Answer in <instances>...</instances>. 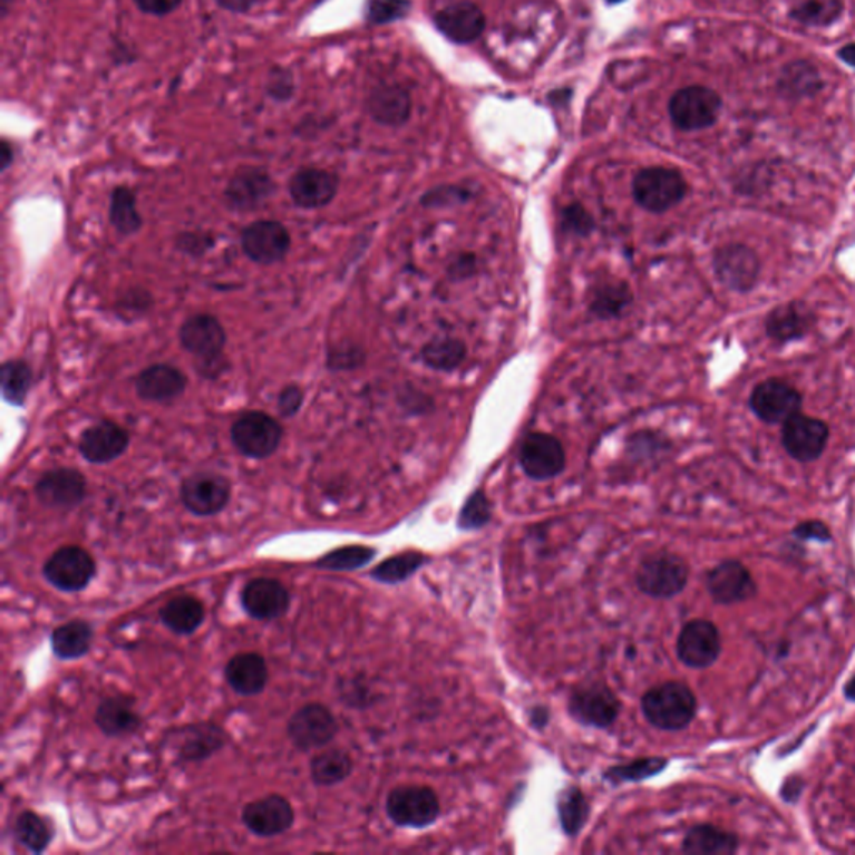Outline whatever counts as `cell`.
I'll return each instance as SVG.
<instances>
[{
    "instance_id": "60",
    "label": "cell",
    "mask_w": 855,
    "mask_h": 855,
    "mask_svg": "<svg viewBox=\"0 0 855 855\" xmlns=\"http://www.w3.org/2000/svg\"><path fill=\"white\" fill-rule=\"evenodd\" d=\"M844 693H846L847 699L853 700L855 702V677L849 680V683L846 686V690H844Z\"/></svg>"
},
{
    "instance_id": "11",
    "label": "cell",
    "mask_w": 855,
    "mask_h": 855,
    "mask_svg": "<svg viewBox=\"0 0 855 855\" xmlns=\"http://www.w3.org/2000/svg\"><path fill=\"white\" fill-rule=\"evenodd\" d=\"M181 347L204 365L216 367L227 343L226 330L216 317L194 314L179 330Z\"/></svg>"
},
{
    "instance_id": "47",
    "label": "cell",
    "mask_w": 855,
    "mask_h": 855,
    "mask_svg": "<svg viewBox=\"0 0 855 855\" xmlns=\"http://www.w3.org/2000/svg\"><path fill=\"white\" fill-rule=\"evenodd\" d=\"M410 0H367V19L371 23H388L410 12Z\"/></svg>"
},
{
    "instance_id": "17",
    "label": "cell",
    "mask_w": 855,
    "mask_h": 855,
    "mask_svg": "<svg viewBox=\"0 0 855 855\" xmlns=\"http://www.w3.org/2000/svg\"><path fill=\"white\" fill-rule=\"evenodd\" d=\"M33 492L47 508L70 512L86 499L87 479L74 468L49 469L37 479Z\"/></svg>"
},
{
    "instance_id": "41",
    "label": "cell",
    "mask_w": 855,
    "mask_h": 855,
    "mask_svg": "<svg viewBox=\"0 0 855 855\" xmlns=\"http://www.w3.org/2000/svg\"><path fill=\"white\" fill-rule=\"evenodd\" d=\"M377 550L365 545H348L331 550L327 555L313 563L314 569L328 570V572H354L367 566L375 556Z\"/></svg>"
},
{
    "instance_id": "37",
    "label": "cell",
    "mask_w": 855,
    "mask_h": 855,
    "mask_svg": "<svg viewBox=\"0 0 855 855\" xmlns=\"http://www.w3.org/2000/svg\"><path fill=\"white\" fill-rule=\"evenodd\" d=\"M12 836L16 843L26 847L29 853L43 854L52 843L54 830L39 814L23 810L13 823Z\"/></svg>"
},
{
    "instance_id": "10",
    "label": "cell",
    "mask_w": 855,
    "mask_h": 855,
    "mask_svg": "<svg viewBox=\"0 0 855 855\" xmlns=\"http://www.w3.org/2000/svg\"><path fill=\"white\" fill-rule=\"evenodd\" d=\"M231 482L220 473L201 472L187 476L181 485V502L194 516H214L231 502Z\"/></svg>"
},
{
    "instance_id": "43",
    "label": "cell",
    "mask_w": 855,
    "mask_h": 855,
    "mask_svg": "<svg viewBox=\"0 0 855 855\" xmlns=\"http://www.w3.org/2000/svg\"><path fill=\"white\" fill-rule=\"evenodd\" d=\"M466 344L458 338L429 341L421 350V360L431 370L453 371L465 361Z\"/></svg>"
},
{
    "instance_id": "14",
    "label": "cell",
    "mask_w": 855,
    "mask_h": 855,
    "mask_svg": "<svg viewBox=\"0 0 855 855\" xmlns=\"http://www.w3.org/2000/svg\"><path fill=\"white\" fill-rule=\"evenodd\" d=\"M241 247L253 263L271 266L291 250V234L280 221H256L241 233Z\"/></svg>"
},
{
    "instance_id": "38",
    "label": "cell",
    "mask_w": 855,
    "mask_h": 855,
    "mask_svg": "<svg viewBox=\"0 0 855 855\" xmlns=\"http://www.w3.org/2000/svg\"><path fill=\"white\" fill-rule=\"evenodd\" d=\"M110 224L123 236L136 234L143 227V216L137 211L136 194L126 186L116 187L110 194Z\"/></svg>"
},
{
    "instance_id": "33",
    "label": "cell",
    "mask_w": 855,
    "mask_h": 855,
    "mask_svg": "<svg viewBox=\"0 0 855 855\" xmlns=\"http://www.w3.org/2000/svg\"><path fill=\"white\" fill-rule=\"evenodd\" d=\"M94 629L87 620H70L50 633V649L59 660H79L90 652Z\"/></svg>"
},
{
    "instance_id": "56",
    "label": "cell",
    "mask_w": 855,
    "mask_h": 855,
    "mask_svg": "<svg viewBox=\"0 0 855 855\" xmlns=\"http://www.w3.org/2000/svg\"><path fill=\"white\" fill-rule=\"evenodd\" d=\"M258 0H216L221 9L230 10L234 13H246L256 6Z\"/></svg>"
},
{
    "instance_id": "42",
    "label": "cell",
    "mask_w": 855,
    "mask_h": 855,
    "mask_svg": "<svg viewBox=\"0 0 855 855\" xmlns=\"http://www.w3.org/2000/svg\"><path fill=\"white\" fill-rule=\"evenodd\" d=\"M428 556L420 552H405L385 560L371 570V579L387 585H397L414 576L421 566L427 565Z\"/></svg>"
},
{
    "instance_id": "9",
    "label": "cell",
    "mask_w": 855,
    "mask_h": 855,
    "mask_svg": "<svg viewBox=\"0 0 855 855\" xmlns=\"http://www.w3.org/2000/svg\"><path fill=\"white\" fill-rule=\"evenodd\" d=\"M722 100L716 90L703 86H689L677 90L669 104L673 124L682 130H700L716 124Z\"/></svg>"
},
{
    "instance_id": "7",
    "label": "cell",
    "mask_w": 855,
    "mask_h": 855,
    "mask_svg": "<svg viewBox=\"0 0 855 855\" xmlns=\"http://www.w3.org/2000/svg\"><path fill=\"white\" fill-rule=\"evenodd\" d=\"M340 732L337 717L320 702L307 703L291 716L288 722V737L301 752L323 749L333 742Z\"/></svg>"
},
{
    "instance_id": "1",
    "label": "cell",
    "mask_w": 855,
    "mask_h": 855,
    "mask_svg": "<svg viewBox=\"0 0 855 855\" xmlns=\"http://www.w3.org/2000/svg\"><path fill=\"white\" fill-rule=\"evenodd\" d=\"M642 712L650 726L677 732L692 722L697 713V699L686 683L667 682L653 687L643 696Z\"/></svg>"
},
{
    "instance_id": "23",
    "label": "cell",
    "mask_w": 855,
    "mask_h": 855,
    "mask_svg": "<svg viewBox=\"0 0 855 855\" xmlns=\"http://www.w3.org/2000/svg\"><path fill=\"white\" fill-rule=\"evenodd\" d=\"M707 590L717 603L732 605L756 596L757 583L747 566L736 560H727L710 570Z\"/></svg>"
},
{
    "instance_id": "52",
    "label": "cell",
    "mask_w": 855,
    "mask_h": 855,
    "mask_svg": "<svg viewBox=\"0 0 855 855\" xmlns=\"http://www.w3.org/2000/svg\"><path fill=\"white\" fill-rule=\"evenodd\" d=\"M468 191L463 187L443 186L433 190L424 197L425 206H446V204L465 203L468 200Z\"/></svg>"
},
{
    "instance_id": "6",
    "label": "cell",
    "mask_w": 855,
    "mask_h": 855,
    "mask_svg": "<svg viewBox=\"0 0 855 855\" xmlns=\"http://www.w3.org/2000/svg\"><path fill=\"white\" fill-rule=\"evenodd\" d=\"M166 744L177 762L196 764L211 759L226 747L227 733L214 722L187 723L166 733Z\"/></svg>"
},
{
    "instance_id": "61",
    "label": "cell",
    "mask_w": 855,
    "mask_h": 855,
    "mask_svg": "<svg viewBox=\"0 0 855 855\" xmlns=\"http://www.w3.org/2000/svg\"><path fill=\"white\" fill-rule=\"evenodd\" d=\"M606 2H610V3H619V2H623V0H606Z\"/></svg>"
},
{
    "instance_id": "32",
    "label": "cell",
    "mask_w": 855,
    "mask_h": 855,
    "mask_svg": "<svg viewBox=\"0 0 855 855\" xmlns=\"http://www.w3.org/2000/svg\"><path fill=\"white\" fill-rule=\"evenodd\" d=\"M368 110L377 123L401 126L410 119V94L400 86L378 87L368 99Z\"/></svg>"
},
{
    "instance_id": "58",
    "label": "cell",
    "mask_w": 855,
    "mask_h": 855,
    "mask_svg": "<svg viewBox=\"0 0 855 855\" xmlns=\"http://www.w3.org/2000/svg\"><path fill=\"white\" fill-rule=\"evenodd\" d=\"M0 153H2L0 154V161H2V171H6L13 161V149L12 146H10L9 140H2V149H0Z\"/></svg>"
},
{
    "instance_id": "15",
    "label": "cell",
    "mask_w": 855,
    "mask_h": 855,
    "mask_svg": "<svg viewBox=\"0 0 855 855\" xmlns=\"http://www.w3.org/2000/svg\"><path fill=\"white\" fill-rule=\"evenodd\" d=\"M722 639L719 629L709 620H692L683 625L677 640V655L690 669H709L719 660Z\"/></svg>"
},
{
    "instance_id": "51",
    "label": "cell",
    "mask_w": 855,
    "mask_h": 855,
    "mask_svg": "<svg viewBox=\"0 0 855 855\" xmlns=\"http://www.w3.org/2000/svg\"><path fill=\"white\" fill-rule=\"evenodd\" d=\"M304 394L297 385H288L278 397V411L283 418H293L303 407Z\"/></svg>"
},
{
    "instance_id": "55",
    "label": "cell",
    "mask_w": 855,
    "mask_h": 855,
    "mask_svg": "<svg viewBox=\"0 0 855 855\" xmlns=\"http://www.w3.org/2000/svg\"><path fill=\"white\" fill-rule=\"evenodd\" d=\"M796 535L800 538L823 540V542L830 538L829 529L819 522L804 523V525L797 526Z\"/></svg>"
},
{
    "instance_id": "3",
    "label": "cell",
    "mask_w": 855,
    "mask_h": 855,
    "mask_svg": "<svg viewBox=\"0 0 855 855\" xmlns=\"http://www.w3.org/2000/svg\"><path fill=\"white\" fill-rule=\"evenodd\" d=\"M97 563L82 546L66 545L52 553L42 566V575L59 592H82L96 579Z\"/></svg>"
},
{
    "instance_id": "48",
    "label": "cell",
    "mask_w": 855,
    "mask_h": 855,
    "mask_svg": "<svg viewBox=\"0 0 855 855\" xmlns=\"http://www.w3.org/2000/svg\"><path fill=\"white\" fill-rule=\"evenodd\" d=\"M562 223L569 233L576 234V236H586L595 227L592 214L582 204H570V206H566L565 211H563Z\"/></svg>"
},
{
    "instance_id": "54",
    "label": "cell",
    "mask_w": 855,
    "mask_h": 855,
    "mask_svg": "<svg viewBox=\"0 0 855 855\" xmlns=\"http://www.w3.org/2000/svg\"><path fill=\"white\" fill-rule=\"evenodd\" d=\"M183 0H134L137 9L149 16L164 17L174 12Z\"/></svg>"
},
{
    "instance_id": "21",
    "label": "cell",
    "mask_w": 855,
    "mask_h": 855,
    "mask_svg": "<svg viewBox=\"0 0 855 855\" xmlns=\"http://www.w3.org/2000/svg\"><path fill=\"white\" fill-rule=\"evenodd\" d=\"M717 278L729 290L747 293L759 281L760 263L757 254L742 244L720 247L713 258Z\"/></svg>"
},
{
    "instance_id": "16",
    "label": "cell",
    "mask_w": 855,
    "mask_h": 855,
    "mask_svg": "<svg viewBox=\"0 0 855 855\" xmlns=\"http://www.w3.org/2000/svg\"><path fill=\"white\" fill-rule=\"evenodd\" d=\"M294 809L290 800L280 794H270L246 804L241 813L246 829L254 836L270 839V837L281 836L293 827Z\"/></svg>"
},
{
    "instance_id": "4",
    "label": "cell",
    "mask_w": 855,
    "mask_h": 855,
    "mask_svg": "<svg viewBox=\"0 0 855 855\" xmlns=\"http://www.w3.org/2000/svg\"><path fill=\"white\" fill-rule=\"evenodd\" d=\"M635 582L652 599H672L686 589L689 566L676 553L657 552L640 563Z\"/></svg>"
},
{
    "instance_id": "53",
    "label": "cell",
    "mask_w": 855,
    "mask_h": 855,
    "mask_svg": "<svg viewBox=\"0 0 855 855\" xmlns=\"http://www.w3.org/2000/svg\"><path fill=\"white\" fill-rule=\"evenodd\" d=\"M365 354L360 348L347 347L338 348L333 353H330L328 358V365L333 370H353V368L360 367L363 363Z\"/></svg>"
},
{
    "instance_id": "12",
    "label": "cell",
    "mask_w": 855,
    "mask_h": 855,
    "mask_svg": "<svg viewBox=\"0 0 855 855\" xmlns=\"http://www.w3.org/2000/svg\"><path fill=\"white\" fill-rule=\"evenodd\" d=\"M750 410L764 424H786L794 415L800 414L803 395L787 381L766 380L754 388L750 395Z\"/></svg>"
},
{
    "instance_id": "45",
    "label": "cell",
    "mask_w": 855,
    "mask_h": 855,
    "mask_svg": "<svg viewBox=\"0 0 855 855\" xmlns=\"http://www.w3.org/2000/svg\"><path fill=\"white\" fill-rule=\"evenodd\" d=\"M841 10V0H799L793 9V17L809 26H827L839 17Z\"/></svg>"
},
{
    "instance_id": "24",
    "label": "cell",
    "mask_w": 855,
    "mask_h": 855,
    "mask_svg": "<svg viewBox=\"0 0 855 855\" xmlns=\"http://www.w3.org/2000/svg\"><path fill=\"white\" fill-rule=\"evenodd\" d=\"M288 190L301 210H320L337 197L340 177L331 171L304 167L291 177Z\"/></svg>"
},
{
    "instance_id": "59",
    "label": "cell",
    "mask_w": 855,
    "mask_h": 855,
    "mask_svg": "<svg viewBox=\"0 0 855 855\" xmlns=\"http://www.w3.org/2000/svg\"><path fill=\"white\" fill-rule=\"evenodd\" d=\"M841 59L846 60L849 66L855 67V43L844 47L839 52Z\"/></svg>"
},
{
    "instance_id": "25",
    "label": "cell",
    "mask_w": 855,
    "mask_h": 855,
    "mask_svg": "<svg viewBox=\"0 0 855 855\" xmlns=\"http://www.w3.org/2000/svg\"><path fill=\"white\" fill-rule=\"evenodd\" d=\"M129 433L110 420H103L84 429L79 439V453L87 463L107 465L129 448Z\"/></svg>"
},
{
    "instance_id": "13",
    "label": "cell",
    "mask_w": 855,
    "mask_h": 855,
    "mask_svg": "<svg viewBox=\"0 0 855 855\" xmlns=\"http://www.w3.org/2000/svg\"><path fill=\"white\" fill-rule=\"evenodd\" d=\"M519 466L536 482L555 478L565 469L566 455L562 443L548 433H529L518 453Z\"/></svg>"
},
{
    "instance_id": "19",
    "label": "cell",
    "mask_w": 855,
    "mask_h": 855,
    "mask_svg": "<svg viewBox=\"0 0 855 855\" xmlns=\"http://www.w3.org/2000/svg\"><path fill=\"white\" fill-rule=\"evenodd\" d=\"M620 709L622 706L615 693L603 683L580 687L570 697L569 702L573 719L579 720L583 726L596 727V729L613 726V722L619 719Z\"/></svg>"
},
{
    "instance_id": "30",
    "label": "cell",
    "mask_w": 855,
    "mask_h": 855,
    "mask_svg": "<svg viewBox=\"0 0 855 855\" xmlns=\"http://www.w3.org/2000/svg\"><path fill=\"white\" fill-rule=\"evenodd\" d=\"M813 323V313L803 303H786L770 311L766 320V330L774 341L790 343L803 340Z\"/></svg>"
},
{
    "instance_id": "34",
    "label": "cell",
    "mask_w": 855,
    "mask_h": 855,
    "mask_svg": "<svg viewBox=\"0 0 855 855\" xmlns=\"http://www.w3.org/2000/svg\"><path fill=\"white\" fill-rule=\"evenodd\" d=\"M739 849L736 834L713 826H696L687 833L682 851L690 855H730Z\"/></svg>"
},
{
    "instance_id": "35",
    "label": "cell",
    "mask_w": 855,
    "mask_h": 855,
    "mask_svg": "<svg viewBox=\"0 0 855 855\" xmlns=\"http://www.w3.org/2000/svg\"><path fill=\"white\" fill-rule=\"evenodd\" d=\"M630 304H632V291L625 281H602L590 291V311L602 320L622 317Z\"/></svg>"
},
{
    "instance_id": "44",
    "label": "cell",
    "mask_w": 855,
    "mask_h": 855,
    "mask_svg": "<svg viewBox=\"0 0 855 855\" xmlns=\"http://www.w3.org/2000/svg\"><path fill=\"white\" fill-rule=\"evenodd\" d=\"M667 767V759L662 757H647V759H637L633 762L625 764V766L612 767L606 770L605 779L612 780V783H640V780L649 779V777L657 776L662 773Z\"/></svg>"
},
{
    "instance_id": "50",
    "label": "cell",
    "mask_w": 855,
    "mask_h": 855,
    "mask_svg": "<svg viewBox=\"0 0 855 855\" xmlns=\"http://www.w3.org/2000/svg\"><path fill=\"white\" fill-rule=\"evenodd\" d=\"M150 303L153 300H150V294L147 291L139 290V288L130 290L119 300V317L126 318L127 314H130L133 320H136L137 317H144L147 313Z\"/></svg>"
},
{
    "instance_id": "49",
    "label": "cell",
    "mask_w": 855,
    "mask_h": 855,
    "mask_svg": "<svg viewBox=\"0 0 855 855\" xmlns=\"http://www.w3.org/2000/svg\"><path fill=\"white\" fill-rule=\"evenodd\" d=\"M266 93L276 103L290 100L294 94L293 76H291L290 70L274 69L268 79Z\"/></svg>"
},
{
    "instance_id": "18",
    "label": "cell",
    "mask_w": 855,
    "mask_h": 855,
    "mask_svg": "<svg viewBox=\"0 0 855 855\" xmlns=\"http://www.w3.org/2000/svg\"><path fill=\"white\" fill-rule=\"evenodd\" d=\"M276 184L273 177L264 167L244 166L240 167L231 177L224 190V201L227 207L237 213H251L260 210L271 196H273Z\"/></svg>"
},
{
    "instance_id": "26",
    "label": "cell",
    "mask_w": 855,
    "mask_h": 855,
    "mask_svg": "<svg viewBox=\"0 0 855 855\" xmlns=\"http://www.w3.org/2000/svg\"><path fill=\"white\" fill-rule=\"evenodd\" d=\"M137 397L150 404H171L186 391L187 378L179 368L171 365H153L137 375Z\"/></svg>"
},
{
    "instance_id": "27",
    "label": "cell",
    "mask_w": 855,
    "mask_h": 855,
    "mask_svg": "<svg viewBox=\"0 0 855 855\" xmlns=\"http://www.w3.org/2000/svg\"><path fill=\"white\" fill-rule=\"evenodd\" d=\"M94 723L104 736L119 739L134 736L143 727V717L137 713L136 700L133 697L113 696L106 697L97 706Z\"/></svg>"
},
{
    "instance_id": "57",
    "label": "cell",
    "mask_w": 855,
    "mask_h": 855,
    "mask_svg": "<svg viewBox=\"0 0 855 855\" xmlns=\"http://www.w3.org/2000/svg\"><path fill=\"white\" fill-rule=\"evenodd\" d=\"M473 268H475V258L461 256L458 261L453 263L451 274H456L458 278H465L468 276L469 273H473Z\"/></svg>"
},
{
    "instance_id": "29",
    "label": "cell",
    "mask_w": 855,
    "mask_h": 855,
    "mask_svg": "<svg viewBox=\"0 0 855 855\" xmlns=\"http://www.w3.org/2000/svg\"><path fill=\"white\" fill-rule=\"evenodd\" d=\"M436 27L443 36L456 43H469L485 30V13L472 2H459L439 10Z\"/></svg>"
},
{
    "instance_id": "5",
    "label": "cell",
    "mask_w": 855,
    "mask_h": 855,
    "mask_svg": "<svg viewBox=\"0 0 855 855\" xmlns=\"http://www.w3.org/2000/svg\"><path fill=\"white\" fill-rule=\"evenodd\" d=\"M283 427L276 418L263 411H247L231 427V439L237 451L246 458L266 459L283 441Z\"/></svg>"
},
{
    "instance_id": "22",
    "label": "cell",
    "mask_w": 855,
    "mask_h": 855,
    "mask_svg": "<svg viewBox=\"0 0 855 855\" xmlns=\"http://www.w3.org/2000/svg\"><path fill=\"white\" fill-rule=\"evenodd\" d=\"M241 606L251 619L271 622L286 615L291 606V595L280 580L261 576L244 585Z\"/></svg>"
},
{
    "instance_id": "28",
    "label": "cell",
    "mask_w": 855,
    "mask_h": 855,
    "mask_svg": "<svg viewBox=\"0 0 855 855\" xmlns=\"http://www.w3.org/2000/svg\"><path fill=\"white\" fill-rule=\"evenodd\" d=\"M224 679L237 696L254 697L266 689L270 670L261 653H237L224 667Z\"/></svg>"
},
{
    "instance_id": "2",
    "label": "cell",
    "mask_w": 855,
    "mask_h": 855,
    "mask_svg": "<svg viewBox=\"0 0 855 855\" xmlns=\"http://www.w3.org/2000/svg\"><path fill=\"white\" fill-rule=\"evenodd\" d=\"M687 190V181L679 171L662 166L640 171L632 184L637 204L655 214L667 213L682 203Z\"/></svg>"
},
{
    "instance_id": "36",
    "label": "cell",
    "mask_w": 855,
    "mask_h": 855,
    "mask_svg": "<svg viewBox=\"0 0 855 855\" xmlns=\"http://www.w3.org/2000/svg\"><path fill=\"white\" fill-rule=\"evenodd\" d=\"M353 759L343 749H328L311 759V780L318 787H334L353 773Z\"/></svg>"
},
{
    "instance_id": "31",
    "label": "cell",
    "mask_w": 855,
    "mask_h": 855,
    "mask_svg": "<svg viewBox=\"0 0 855 855\" xmlns=\"http://www.w3.org/2000/svg\"><path fill=\"white\" fill-rule=\"evenodd\" d=\"M159 620L176 635H193L206 620V606L194 595L174 596L159 610Z\"/></svg>"
},
{
    "instance_id": "20",
    "label": "cell",
    "mask_w": 855,
    "mask_h": 855,
    "mask_svg": "<svg viewBox=\"0 0 855 855\" xmlns=\"http://www.w3.org/2000/svg\"><path fill=\"white\" fill-rule=\"evenodd\" d=\"M829 428L819 418L794 415L783 427V445L800 463L816 461L826 451Z\"/></svg>"
},
{
    "instance_id": "40",
    "label": "cell",
    "mask_w": 855,
    "mask_h": 855,
    "mask_svg": "<svg viewBox=\"0 0 855 855\" xmlns=\"http://www.w3.org/2000/svg\"><path fill=\"white\" fill-rule=\"evenodd\" d=\"M32 368L22 360H9L2 365V395L7 404L22 408L32 388Z\"/></svg>"
},
{
    "instance_id": "8",
    "label": "cell",
    "mask_w": 855,
    "mask_h": 855,
    "mask_svg": "<svg viewBox=\"0 0 855 855\" xmlns=\"http://www.w3.org/2000/svg\"><path fill=\"white\" fill-rule=\"evenodd\" d=\"M439 810L438 796L429 787L404 786L388 794V817L400 827L425 829L438 819Z\"/></svg>"
},
{
    "instance_id": "39",
    "label": "cell",
    "mask_w": 855,
    "mask_h": 855,
    "mask_svg": "<svg viewBox=\"0 0 855 855\" xmlns=\"http://www.w3.org/2000/svg\"><path fill=\"white\" fill-rule=\"evenodd\" d=\"M590 817V804L579 787H569L558 797V819L563 833L575 837Z\"/></svg>"
},
{
    "instance_id": "46",
    "label": "cell",
    "mask_w": 855,
    "mask_h": 855,
    "mask_svg": "<svg viewBox=\"0 0 855 855\" xmlns=\"http://www.w3.org/2000/svg\"><path fill=\"white\" fill-rule=\"evenodd\" d=\"M492 519V502L488 496L478 489V492L472 493L465 505H463L461 512L458 516V526L465 532H472V529H479Z\"/></svg>"
}]
</instances>
